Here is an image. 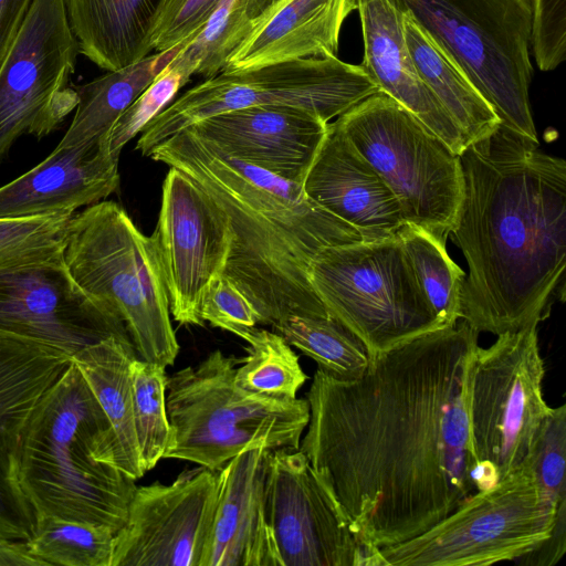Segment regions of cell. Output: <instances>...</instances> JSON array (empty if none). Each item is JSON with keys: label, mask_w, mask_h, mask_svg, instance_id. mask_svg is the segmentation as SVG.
<instances>
[{"label": "cell", "mask_w": 566, "mask_h": 566, "mask_svg": "<svg viewBox=\"0 0 566 566\" xmlns=\"http://www.w3.org/2000/svg\"><path fill=\"white\" fill-rule=\"evenodd\" d=\"M241 338L248 343V355L240 358V367L235 368V385L274 399H295L308 377L286 339L276 332L256 327Z\"/></svg>", "instance_id": "obj_30"}, {"label": "cell", "mask_w": 566, "mask_h": 566, "mask_svg": "<svg viewBox=\"0 0 566 566\" xmlns=\"http://www.w3.org/2000/svg\"><path fill=\"white\" fill-rule=\"evenodd\" d=\"M377 92L361 65L337 55L223 71L172 101L145 127L136 149L149 157L165 140L203 118L256 105L301 107L328 123Z\"/></svg>", "instance_id": "obj_10"}, {"label": "cell", "mask_w": 566, "mask_h": 566, "mask_svg": "<svg viewBox=\"0 0 566 566\" xmlns=\"http://www.w3.org/2000/svg\"><path fill=\"white\" fill-rule=\"evenodd\" d=\"M397 234L441 326L455 325L465 273L450 259L446 245L426 230L403 223Z\"/></svg>", "instance_id": "obj_32"}, {"label": "cell", "mask_w": 566, "mask_h": 566, "mask_svg": "<svg viewBox=\"0 0 566 566\" xmlns=\"http://www.w3.org/2000/svg\"><path fill=\"white\" fill-rule=\"evenodd\" d=\"M282 0H221L198 36L172 63L205 78L221 73L234 51L277 9Z\"/></svg>", "instance_id": "obj_29"}, {"label": "cell", "mask_w": 566, "mask_h": 566, "mask_svg": "<svg viewBox=\"0 0 566 566\" xmlns=\"http://www.w3.org/2000/svg\"><path fill=\"white\" fill-rule=\"evenodd\" d=\"M136 357L130 337L119 335L106 337L71 356L109 421L117 469L135 481L145 474L133 416L130 365Z\"/></svg>", "instance_id": "obj_26"}, {"label": "cell", "mask_w": 566, "mask_h": 566, "mask_svg": "<svg viewBox=\"0 0 566 566\" xmlns=\"http://www.w3.org/2000/svg\"><path fill=\"white\" fill-rule=\"evenodd\" d=\"M174 319L203 326L201 303L210 283L222 275L232 229L222 207L186 174L170 167L154 233Z\"/></svg>", "instance_id": "obj_15"}, {"label": "cell", "mask_w": 566, "mask_h": 566, "mask_svg": "<svg viewBox=\"0 0 566 566\" xmlns=\"http://www.w3.org/2000/svg\"><path fill=\"white\" fill-rule=\"evenodd\" d=\"M17 479L34 518L57 516L115 533L126 522L135 480L117 469L109 421L72 359L27 422Z\"/></svg>", "instance_id": "obj_4"}, {"label": "cell", "mask_w": 566, "mask_h": 566, "mask_svg": "<svg viewBox=\"0 0 566 566\" xmlns=\"http://www.w3.org/2000/svg\"><path fill=\"white\" fill-rule=\"evenodd\" d=\"M459 160L449 233L469 269L459 318L496 336L538 325L565 300L566 161L501 124Z\"/></svg>", "instance_id": "obj_2"}, {"label": "cell", "mask_w": 566, "mask_h": 566, "mask_svg": "<svg viewBox=\"0 0 566 566\" xmlns=\"http://www.w3.org/2000/svg\"><path fill=\"white\" fill-rule=\"evenodd\" d=\"M119 158L99 140L55 147L35 167L0 187V219L74 214L119 186Z\"/></svg>", "instance_id": "obj_21"}, {"label": "cell", "mask_w": 566, "mask_h": 566, "mask_svg": "<svg viewBox=\"0 0 566 566\" xmlns=\"http://www.w3.org/2000/svg\"><path fill=\"white\" fill-rule=\"evenodd\" d=\"M114 536L105 525L45 515L25 543L42 566H111Z\"/></svg>", "instance_id": "obj_33"}, {"label": "cell", "mask_w": 566, "mask_h": 566, "mask_svg": "<svg viewBox=\"0 0 566 566\" xmlns=\"http://www.w3.org/2000/svg\"><path fill=\"white\" fill-rule=\"evenodd\" d=\"M354 10L356 0H282L234 51L223 71L337 55L343 23Z\"/></svg>", "instance_id": "obj_24"}, {"label": "cell", "mask_w": 566, "mask_h": 566, "mask_svg": "<svg viewBox=\"0 0 566 566\" xmlns=\"http://www.w3.org/2000/svg\"><path fill=\"white\" fill-rule=\"evenodd\" d=\"M80 53L64 0H33L0 65V164L23 135L42 138L76 108Z\"/></svg>", "instance_id": "obj_13"}, {"label": "cell", "mask_w": 566, "mask_h": 566, "mask_svg": "<svg viewBox=\"0 0 566 566\" xmlns=\"http://www.w3.org/2000/svg\"><path fill=\"white\" fill-rule=\"evenodd\" d=\"M286 342L314 359L318 367L339 378L365 373L370 358L364 344L331 316L293 315L272 326Z\"/></svg>", "instance_id": "obj_31"}, {"label": "cell", "mask_w": 566, "mask_h": 566, "mask_svg": "<svg viewBox=\"0 0 566 566\" xmlns=\"http://www.w3.org/2000/svg\"><path fill=\"white\" fill-rule=\"evenodd\" d=\"M538 325L478 347L469 392L470 437L478 462L502 480L532 451L551 411L543 395Z\"/></svg>", "instance_id": "obj_12"}, {"label": "cell", "mask_w": 566, "mask_h": 566, "mask_svg": "<svg viewBox=\"0 0 566 566\" xmlns=\"http://www.w3.org/2000/svg\"><path fill=\"white\" fill-rule=\"evenodd\" d=\"M0 335L51 345L72 356L125 324L74 281L64 259L0 268Z\"/></svg>", "instance_id": "obj_17"}, {"label": "cell", "mask_w": 566, "mask_h": 566, "mask_svg": "<svg viewBox=\"0 0 566 566\" xmlns=\"http://www.w3.org/2000/svg\"><path fill=\"white\" fill-rule=\"evenodd\" d=\"M264 494L279 566H384L300 448L271 450Z\"/></svg>", "instance_id": "obj_14"}, {"label": "cell", "mask_w": 566, "mask_h": 566, "mask_svg": "<svg viewBox=\"0 0 566 566\" xmlns=\"http://www.w3.org/2000/svg\"><path fill=\"white\" fill-rule=\"evenodd\" d=\"M72 216L0 219V268L63 258Z\"/></svg>", "instance_id": "obj_35"}, {"label": "cell", "mask_w": 566, "mask_h": 566, "mask_svg": "<svg viewBox=\"0 0 566 566\" xmlns=\"http://www.w3.org/2000/svg\"><path fill=\"white\" fill-rule=\"evenodd\" d=\"M465 73L500 124L538 142L530 0H394Z\"/></svg>", "instance_id": "obj_7"}, {"label": "cell", "mask_w": 566, "mask_h": 566, "mask_svg": "<svg viewBox=\"0 0 566 566\" xmlns=\"http://www.w3.org/2000/svg\"><path fill=\"white\" fill-rule=\"evenodd\" d=\"M478 337L462 321L379 354L356 378L316 369L300 450L369 546L409 541L499 482L470 437Z\"/></svg>", "instance_id": "obj_1"}, {"label": "cell", "mask_w": 566, "mask_h": 566, "mask_svg": "<svg viewBox=\"0 0 566 566\" xmlns=\"http://www.w3.org/2000/svg\"><path fill=\"white\" fill-rule=\"evenodd\" d=\"M201 318L239 337L259 323V315L248 296L224 274L216 277L201 303Z\"/></svg>", "instance_id": "obj_39"}, {"label": "cell", "mask_w": 566, "mask_h": 566, "mask_svg": "<svg viewBox=\"0 0 566 566\" xmlns=\"http://www.w3.org/2000/svg\"><path fill=\"white\" fill-rule=\"evenodd\" d=\"M165 370L166 367L138 357L130 365L134 426L144 473L163 459L170 439Z\"/></svg>", "instance_id": "obj_34"}, {"label": "cell", "mask_w": 566, "mask_h": 566, "mask_svg": "<svg viewBox=\"0 0 566 566\" xmlns=\"http://www.w3.org/2000/svg\"><path fill=\"white\" fill-rule=\"evenodd\" d=\"M566 548V502L559 504L551 535L515 563L528 566H552L559 562Z\"/></svg>", "instance_id": "obj_41"}, {"label": "cell", "mask_w": 566, "mask_h": 566, "mask_svg": "<svg viewBox=\"0 0 566 566\" xmlns=\"http://www.w3.org/2000/svg\"><path fill=\"white\" fill-rule=\"evenodd\" d=\"M308 277L328 315L364 344L370 359L443 328L397 233L324 248Z\"/></svg>", "instance_id": "obj_8"}, {"label": "cell", "mask_w": 566, "mask_h": 566, "mask_svg": "<svg viewBox=\"0 0 566 566\" xmlns=\"http://www.w3.org/2000/svg\"><path fill=\"white\" fill-rule=\"evenodd\" d=\"M531 48L537 66L553 71L566 57V0H530Z\"/></svg>", "instance_id": "obj_40"}, {"label": "cell", "mask_w": 566, "mask_h": 566, "mask_svg": "<svg viewBox=\"0 0 566 566\" xmlns=\"http://www.w3.org/2000/svg\"><path fill=\"white\" fill-rule=\"evenodd\" d=\"M271 450L248 447L219 471V492L200 566H279L265 515Z\"/></svg>", "instance_id": "obj_22"}, {"label": "cell", "mask_w": 566, "mask_h": 566, "mask_svg": "<svg viewBox=\"0 0 566 566\" xmlns=\"http://www.w3.org/2000/svg\"><path fill=\"white\" fill-rule=\"evenodd\" d=\"M334 122L392 191L405 223L446 245L463 193L459 155L381 92Z\"/></svg>", "instance_id": "obj_9"}, {"label": "cell", "mask_w": 566, "mask_h": 566, "mask_svg": "<svg viewBox=\"0 0 566 566\" xmlns=\"http://www.w3.org/2000/svg\"><path fill=\"white\" fill-rule=\"evenodd\" d=\"M218 492L219 471L200 465L169 484L136 486L111 566H200Z\"/></svg>", "instance_id": "obj_16"}, {"label": "cell", "mask_w": 566, "mask_h": 566, "mask_svg": "<svg viewBox=\"0 0 566 566\" xmlns=\"http://www.w3.org/2000/svg\"><path fill=\"white\" fill-rule=\"evenodd\" d=\"M33 0H0V65L17 36Z\"/></svg>", "instance_id": "obj_42"}, {"label": "cell", "mask_w": 566, "mask_h": 566, "mask_svg": "<svg viewBox=\"0 0 566 566\" xmlns=\"http://www.w3.org/2000/svg\"><path fill=\"white\" fill-rule=\"evenodd\" d=\"M80 53L105 71L153 52L150 35L161 0H64Z\"/></svg>", "instance_id": "obj_25"}, {"label": "cell", "mask_w": 566, "mask_h": 566, "mask_svg": "<svg viewBox=\"0 0 566 566\" xmlns=\"http://www.w3.org/2000/svg\"><path fill=\"white\" fill-rule=\"evenodd\" d=\"M0 566H42L28 549L25 541L0 538Z\"/></svg>", "instance_id": "obj_43"}, {"label": "cell", "mask_w": 566, "mask_h": 566, "mask_svg": "<svg viewBox=\"0 0 566 566\" xmlns=\"http://www.w3.org/2000/svg\"><path fill=\"white\" fill-rule=\"evenodd\" d=\"M191 41L188 38L171 49L149 54L122 69L107 71L104 75L76 86L78 103L75 114L56 147H72L99 140L123 112Z\"/></svg>", "instance_id": "obj_27"}, {"label": "cell", "mask_w": 566, "mask_h": 566, "mask_svg": "<svg viewBox=\"0 0 566 566\" xmlns=\"http://www.w3.org/2000/svg\"><path fill=\"white\" fill-rule=\"evenodd\" d=\"M191 76L181 65L170 62L103 137L109 153L119 158L123 147L172 102Z\"/></svg>", "instance_id": "obj_36"}, {"label": "cell", "mask_w": 566, "mask_h": 566, "mask_svg": "<svg viewBox=\"0 0 566 566\" xmlns=\"http://www.w3.org/2000/svg\"><path fill=\"white\" fill-rule=\"evenodd\" d=\"M71 363L48 344L0 335V538L28 541L35 518L17 479L21 436L35 406Z\"/></svg>", "instance_id": "obj_18"}, {"label": "cell", "mask_w": 566, "mask_h": 566, "mask_svg": "<svg viewBox=\"0 0 566 566\" xmlns=\"http://www.w3.org/2000/svg\"><path fill=\"white\" fill-rule=\"evenodd\" d=\"M403 31L421 80L457 124L468 144L491 134L500 120L465 73L406 13Z\"/></svg>", "instance_id": "obj_28"}, {"label": "cell", "mask_w": 566, "mask_h": 566, "mask_svg": "<svg viewBox=\"0 0 566 566\" xmlns=\"http://www.w3.org/2000/svg\"><path fill=\"white\" fill-rule=\"evenodd\" d=\"M221 0H161L150 35L153 51L161 52L202 31Z\"/></svg>", "instance_id": "obj_38"}, {"label": "cell", "mask_w": 566, "mask_h": 566, "mask_svg": "<svg viewBox=\"0 0 566 566\" xmlns=\"http://www.w3.org/2000/svg\"><path fill=\"white\" fill-rule=\"evenodd\" d=\"M356 10L364 41L360 65L369 78L460 155L468 142L416 69L406 43L403 12L394 0H356Z\"/></svg>", "instance_id": "obj_23"}, {"label": "cell", "mask_w": 566, "mask_h": 566, "mask_svg": "<svg viewBox=\"0 0 566 566\" xmlns=\"http://www.w3.org/2000/svg\"><path fill=\"white\" fill-rule=\"evenodd\" d=\"M559 504L539 490L524 462L495 485L473 494L427 532L381 548L382 565L482 566L515 562L551 535Z\"/></svg>", "instance_id": "obj_11"}, {"label": "cell", "mask_w": 566, "mask_h": 566, "mask_svg": "<svg viewBox=\"0 0 566 566\" xmlns=\"http://www.w3.org/2000/svg\"><path fill=\"white\" fill-rule=\"evenodd\" d=\"M539 490L554 503L566 501V407L551 411L524 461Z\"/></svg>", "instance_id": "obj_37"}, {"label": "cell", "mask_w": 566, "mask_h": 566, "mask_svg": "<svg viewBox=\"0 0 566 566\" xmlns=\"http://www.w3.org/2000/svg\"><path fill=\"white\" fill-rule=\"evenodd\" d=\"M328 123L307 109L273 104L219 113L187 128L230 157L302 185Z\"/></svg>", "instance_id": "obj_19"}, {"label": "cell", "mask_w": 566, "mask_h": 566, "mask_svg": "<svg viewBox=\"0 0 566 566\" xmlns=\"http://www.w3.org/2000/svg\"><path fill=\"white\" fill-rule=\"evenodd\" d=\"M186 174L230 219L224 275L251 301L259 323L329 316L308 277L324 248L364 241L350 224L314 202L303 186L230 157L185 128L149 156Z\"/></svg>", "instance_id": "obj_3"}, {"label": "cell", "mask_w": 566, "mask_h": 566, "mask_svg": "<svg viewBox=\"0 0 566 566\" xmlns=\"http://www.w3.org/2000/svg\"><path fill=\"white\" fill-rule=\"evenodd\" d=\"M240 358L211 352L196 366L167 378L170 439L163 459L189 461L211 471L248 447L298 449L310 420L306 399H274L234 382Z\"/></svg>", "instance_id": "obj_6"}, {"label": "cell", "mask_w": 566, "mask_h": 566, "mask_svg": "<svg viewBox=\"0 0 566 566\" xmlns=\"http://www.w3.org/2000/svg\"><path fill=\"white\" fill-rule=\"evenodd\" d=\"M322 208L360 232L365 241L397 233L405 223L400 205L335 122L302 184Z\"/></svg>", "instance_id": "obj_20"}, {"label": "cell", "mask_w": 566, "mask_h": 566, "mask_svg": "<svg viewBox=\"0 0 566 566\" xmlns=\"http://www.w3.org/2000/svg\"><path fill=\"white\" fill-rule=\"evenodd\" d=\"M63 259L77 285L125 324L138 358L174 365L179 344L158 251L123 207L102 200L73 214Z\"/></svg>", "instance_id": "obj_5"}]
</instances>
